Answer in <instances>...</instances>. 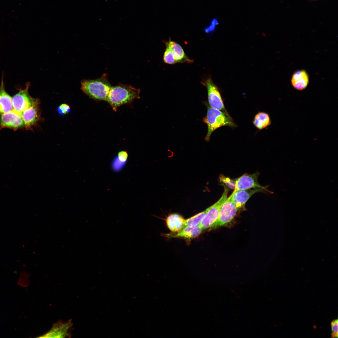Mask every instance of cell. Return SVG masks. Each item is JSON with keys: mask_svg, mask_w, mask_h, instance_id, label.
Instances as JSON below:
<instances>
[{"mask_svg": "<svg viewBox=\"0 0 338 338\" xmlns=\"http://www.w3.org/2000/svg\"><path fill=\"white\" fill-rule=\"evenodd\" d=\"M140 89L131 85L120 84L112 86L106 101L113 110L116 111L118 108L121 105L140 98Z\"/></svg>", "mask_w": 338, "mask_h": 338, "instance_id": "6da1fadb", "label": "cell"}, {"mask_svg": "<svg viewBox=\"0 0 338 338\" xmlns=\"http://www.w3.org/2000/svg\"><path fill=\"white\" fill-rule=\"evenodd\" d=\"M106 74L98 79H84L81 82V89L90 98L96 100L106 101L112 87Z\"/></svg>", "mask_w": 338, "mask_h": 338, "instance_id": "7a4b0ae2", "label": "cell"}, {"mask_svg": "<svg viewBox=\"0 0 338 338\" xmlns=\"http://www.w3.org/2000/svg\"><path fill=\"white\" fill-rule=\"evenodd\" d=\"M207 111L203 122L207 126V132L205 137L206 141H209L212 133L217 129L224 126L235 128L237 125L230 115H228L218 109L207 105Z\"/></svg>", "mask_w": 338, "mask_h": 338, "instance_id": "3957f363", "label": "cell"}, {"mask_svg": "<svg viewBox=\"0 0 338 338\" xmlns=\"http://www.w3.org/2000/svg\"><path fill=\"white\" fill-rule=\"evenodd\" d=\"M30 82H27L25 88L20 89L12 98L13 110L18 113H21L29 107L35 104L39 100L34 99L29 95L28 90Z\"/></svg>", "mask_w": 338, "mask_h": 338, "instance_id": "277c9868", "label": "cell"}, {"mask_svg": "<svg viewBox=\"0 0 338 338\" xmlns=\"http://www.w3.org/2000/svg\"><path fill=\"white\" fill-rule=\"evenodd\" d=\"M202 83L207 89L208 101L210 106L229 115L225 108L219 91L211 78H207L203 81Z\"/></svg>", "mask_w": 338, "mask_h": 338, "instance_id": "5b68a950", "label": "cell"}, {"mask_svg": "<svg viewBox=\"0 0 338 338\" xmlns=\"http://www.w3.org/2000/svg\"><path fill=\"white\" fill-rule=\"evenodd\" d=\"M238 209L228 197L227 198L222 206L217 219L210 229H216L230 222L235 216Z\"/></svg>", "mask_w": 338, "mask_h": 338, "instance_id": "8992f818", "label": "cell"}, {"mask_svg": "<svg viewBox=\"0 0 338 338\" xmlns=\"http://www.w3.org/2000/svg\"><path fill=\"white\" fill-rule=\"evenodd\" d=\"M228 189L224 187L223 194L219 200L210 207V208L199 225L203 230L210 228L217 219L222 206L227 198Z\"/></svg>", "mask_w": 338, "mask_h": 338, "instance_id": "52a82bcc", "label": "cell"}, {"mask_svg": "<svg viewBox=\"0 0 338 338\" xmlns=\"http://www.w3.org/2000/svg\"><path fill=\"white\" fill-rule=\"evenodd\" d=\"M73 324L71 320L64 322L59 321L55 323L47 333L38 337V338H61L71 336Z\"/></svg>", "mask_w": 338, "mask_h": 338, "instance_id": "ba28073f", "label": "cell"}, {"mask_svg": "<svg viewBox=\"0 0 338 338\" xmlns=\"http://www.w3.org/2000/svg\"><path fill=\"white\" fill-rule=\"evenodd\" d=\"M259 192L273 193L268 190L267 188H253L233 192L228 198L235 204L238 208H239L245 205L247 201L253 195Z\"/></svg>", "mask_w": 338, "mask_h": 338, "instance_id": "9c48e42d", "label": "cell"}, {"mask_svg": "<svg viewBox=\"0 0 338 338\" xmlns=\"http://www.w3.org/2000/svg\"><path fill=\"white\" fill-rule=\"evenodd\" d=\"M24 126L21 114L13 110L0 116V129L8 128L17 130Z\"/></svg>", "mask_w": 338, "mask_h": 338, "instance_id": "30bf717a", "label": "cell"}, {"mask_svg": "<svg viewBox=\"0 0 338 338\" xmlns=\"http://www.w3.org/2000/svg\"><path fill=\"white\" fill-rule=\"evenodd\" d=\"M259 175L258 172L252 174L245 173L237 178L235 181V187L233 192L251 188H267L261 185L259 183L258 177Z\"/></svg>", "mask_w": 338, "mask_h": 338, "instance_id": "8fae6325", "label": "cell"}, {"mask_svg": "<svg viewBox=\"0 0 338 338\" xmlns=\"http://www.w3.org/2000/svg\"><path fill=\"white\" fill-rule=\"evenodd\" d=\"M39 101L21 113L26 128H30L38 120L39 118Z\"/></svg>", "mask_w": 338, "mask_h": 338, "instance_id": "7c38bea8", "label": "cell"}, {"mask_svg": "<svg viewBox=\"0 0 338 338\" xmlns=\"http://www.w3.org/2000/svg\"><path fill=\"white\" fill-rule=\"evenodd\" d=\"M13 110L12 98L5 90L3 73L0 86V115Z\"/></svg>", "mask_w": 338, "mask_h": 338, "instance_id": "4fadbf2b", "label": "cell"}, {"mask_svg": "<svg viewBox=\"0 0 338 338\" xmlns=\"http://www.w3.org/2000/svg\"><path fill=\"white\" fill-rule=\"evenodd\" d=\"M165 44L168 45L172 52L176 62L187 63H191L193 60L189 59L186 55L181 46L177 43L169 40L165 42Z\"/></svg>", "mask_w": 338, "mask_h": 338, "instance_id": "5bb4252c", "label": "cell"}, {"mask_svg": "<svg viewBox=\"0 0 338 338\" xmlns=\"http://www.w3.org/2000/svg\"><path fill=\"white\" fill-rule=\"evenodd\" d=\"M309 77L306 71L304 70L296 71L293 74L291 82L293 87L298 90H302L307 86Z\"/></svg>", "mask_w": 338, "mask_h": 338, "instance_id": "9a60e30c", "label": "cell"}, {"mask_svg": "<svg viewBox=\"0 0 338 338\" xmlns=\"http://www.w3.org/2000/svg\"><path fill=\"white\" fill-rule=\"evenodd\" d=\"M203 230L199 225L193 227H185L177 233L168 234L169 238H195L198 236Z\"/></svg>", "mask_w": 338, "mask_h": 338, "instance_id": "2e32d148", "label": "cell"}, {"mask_svg": "<svg viewBox=\"0 0 338 338\" xmlns=\"http://www.w3.org/2000/svg\"><path fill=\"white\" fill-rule=\"evenodd\" d=\"M166 220L170 230L173 232H177L183 228L185 220L180 215L174 213L169 215Z\"/></svg>", "mask_w": 338, "mask_h": 338, "instance_id": "e0dca14e", "label": "cell"}, {"mask_svg": "<svg viewBox=\"0 0 338 338\" xmlns=\"http://www.w3.org/2000/svg\"><path fill=\"white\" fill-rule=\"evenodd\" d=\"M253 123L257 129L260 130L270 125L271 121L267 113L259 112L255 116Z\"/></svg>", "mask_w": 338, "mask_h": 338, "instance_id": "ac0fdd59", "label": "cell"}, {"mask_svg": "<svg viewBox=\"0 0 338 338\" xmlns=\"http://www.w3.org/2000/svg\"><path fill=\"white\" fill-rule=\"evenodd\" d=\"M210 208H207L205 211L200 213L193 217L185 220L184 227H193L199 225Z\"/></svg>", "mask_w": 338, "mask_h": 338, "instance_id": "d6986e66", "label": "cell"}, {"mask_svg": "<svg viewBox=\"0 0 338 338\" xmlns=\"http://www.w3.org/2000/svg\"><path fill=\"white\" fill-rule=\"evenodd\" d=\"M166 49L163 56V60L166 64H172L177 63L174 54L169 46L166 44Z\"/></svg>", "mask_w": 338, "mask_h": 338, "instance_id": "ffe728a7", "label": "cell"}, {"mask_svg": "<svg viewBox=\"0 0 338 338\" xmlns=\"http://www.w3.org/2000/svg\"><path fill=\"white\" fill-rule=\"evenodd\" d=\"M126 163V162L120 160L117 156L113 159L111 164V167L114 171L118 172L123 169Z\"/></svg>", "mask_w": 338, "mask_h": 338, "instance_id": "44dd1931", "label": "cell"}, {"mask_svg": "<svg viewBox=\"0 0 338 338\" xmlns=\"http://www.w3.org/2000/svg\"><path fill=\"white\" fill-rule=\"evenodd\" d=\"M219 179L220 181L224 183L227 187V188L228 187L232 189H234L235 186V181L231 179L230 178L223 175H221L220 176Z\"/></svg>", "mask_w": 338, "mask_h": 338, "instance_id": "7402d4cb", "label": "cell"}, {"mask_svg": "<svg viewBox=\"0 0 338 338\" xmlns=\"http://www.w3.org/2000/svg\"><path fill=\"white\" fill-rule=\"evenodd\" d=\"M338 324L337 319L333 320L331 323V335L333 338L338 337Z\"/></svg>", "mask_w": 338, "mask_h": 338, "instance_id": "603a6c76", "label": "cell"}, {"mask_svg": "<svg viewBox=\"0 0 338 338\" xmlns=\"http://www.w3.org/2000/svg\"><path fill=\"white\" fill-rule=\"evenodd\" d=\"M58 111L61 114H65L69 112L70 107L67 105L62 104L58 108Z\"/></svg>", "mask_w": 338, "mask_h": 338, "instance_id": "cb8c5ba5", "label": "cell"}, {"mask_svg": "<svg viewBox=\"0 0 338 338\" xmlns=\"http://www.w3.org/2000/svg\"><path fill=\"white\" fill-rule=\"evenodd\" d=\"M218 21L215 19H213L212 21L211 25L205 28V32L207 33L212 32L215 29L216 25H218Z\"/></svg>", "mask_w": 338, "mask_h": 338, "instance_id": "d4e9b609", "label": "cell"}, {"mask_svg": "<svg viewBox=\"0 0 338 338\" xmlns=\"http://www.w3.org/2000/svg\"><path fill=\"white\" fill-rule=\"evenodd\" d=\"M117 156L121 161L126 162L128 155L126 151H120L118 153Z\"/></svg>", "mask_w": 338, "mask_h": 338, "instance_id": "484cf974", "label": "cell"}]
</instances>
